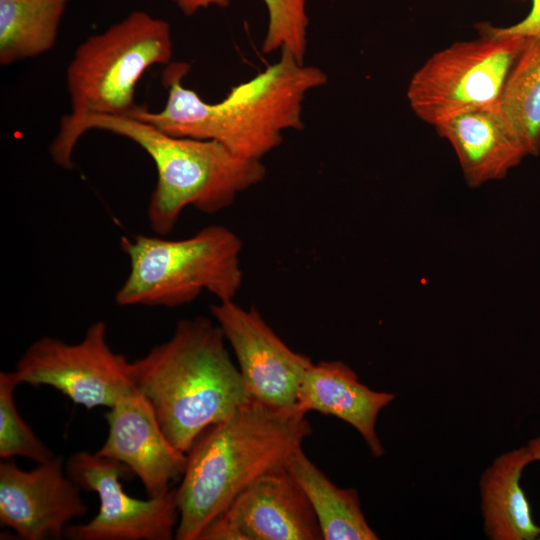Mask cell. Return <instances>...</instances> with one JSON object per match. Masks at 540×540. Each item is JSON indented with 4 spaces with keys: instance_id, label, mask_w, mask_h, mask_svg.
Returning <instances> with one entry per match:
<instances>
[{
    "instance_id": "cell-1",
    "label": "cell",
    "mask_w": 540,
    "mask_h": 540,
    "mask_svg": "<svg viewBox=\"0 0 540 540\" xmlns=\"http://www.w3.org/2000/svg\"><path fill=\"white\" fill-rule=\"evenodd\" d=\"M190 67L170 63L162 74L167 87L163 109L135 106L126 115L178 137L214 140L237 155L261 160L283 141L286 130H301L308 92L327 83V75L281 51L280 59L234 86L225 98L209 103L183 85Z\"/></svg>"
},
{
    "instance_id": "cell-2",
    "label": "cell",
    "mask_w": 540,
    "mask_h": 540,
    "mask_svg": "<svg viewBox=\"0 0 540 540\" xmlns=\"http://www.w3.org/2000/svg\"><path fill=\"white\" fill-rule=\"evenodd\" d=\"M90 129L125 137L153 160L157 181L147 217L160 236L171 233L186 207L212 215L232 205L237 196L262 182L266 168L261 160L242 157L214 140L170 135L130 115L90 116L72 127L58 130L49 147L54 164L71 169L80 137Z\"/></svg>"
},
{
    "instance_id": "cell-3",
    "label": "cell",
    "mask_w": 540,
    "mask_h": 540,
    "mask_svg": "<svg viewBox=\"0 0 540 540\" xmlns=\"http://www.w3.org/2000/svg\"><path fill=\"white\" fill-rule=\"evenodd\" d=\"M303 412L251 400L205 429L187 452L176 489L179 521L175 539L199 540L205 528L249 485L286 467L311 432Z\"/></svg>"
},
{
    "instance_id": "cell-4",
    "label": "cell",
    "mask_w": 540,
    "mask_h": 540,
    "mask_svg": "<svg viewBox=\"0 0 540 540\" xmlns=\"http://www.w3.org/2000/svg\"><path fill=\"white\" fill-rule=\"evenodd\" d=\"M131 365L136 390L185 454L205 429L251 401L222 330L208 317L179 320L170 339Z\"/></svg>"
},
{
    "instance_id": "cell-5",
    "label": "cell",
    "mask_w": 540,
    "mask_h": 540,
    "mask_svg": "<svg viewBox=\"0 0 540 540\" xmlns=\"http://www.w3.org/2000/svg\"><path fill=\"white\" fill-rule=\"evenodd\" d=\"M120 246L130 270L116 291L117 305L173 308L191 303L203 291L227 301L241 288L242 241L225 226L210 225L180 240L123 236Z\"/></svg>"
},
{
    "instance_id": "cell-6",
    "label": "cell",
    "mask_w": 540,
    "mask_h": 540,
    "mask_svg": "<svg viewBox=\"0 0 540 540\" xmlns=\"http://www.w3.org/2000/svg\"><path fill=\"white\" fill-rule=\"evenodd\" d=\"M173 55L170 25L141 10L129 13L76 49L66 71L71 112L59 130L90 116L126 115L135 106V88L147 69Z\"/></svg>"
},
{
    "instance_id": "cell-7",
    "label": "cell",
    "mask_w": 540,
    "mask_h": 540,
    "mask_svg": "<svg viewBox=\"0 0 540 540\" xmlns=\"http://www.w3.org/2000/svg\"><path fill=\"white\" fill-rule=\"evenodd\" d=\"M480 37L434 53L413 74L407 99L418 118L435 126L452 116L498 106L507 76L526 38L481 23Z\"/></svg>"
},
{
    "instance_id": "cell-8",
    "label": "cell",
    "mask_w": 540,
    "mask_h": 540,
    "mask_svg": "<svg viewBox=\"0 0 540 540\" xmlns=\"http://www.w3.org/2000/svg\"><path fill=\"white\" fill-rule=\"evenodd\" d=\"M131 362L111 348L107 325L99 320L77 343L49 336L36 340L12 373L18 384L53 387L87 409L110 408L137 391Z\"/></svg>"
},
{
    "instance_id": "cell-9",
    "label": "cell",
    "mask_w": 540,
    "mask_h": 540,
    "mask_svg": "<svg viewBox=\"0 0 540 540\" xmlns=\"http://www.w3.org/2000/svg\"><path fill=\"white\" fill-rule=\"evenodd\" d=\"M68 476L99 499L97 514L88 522L70 524L65 536L72 540H171L179 521L176 489L161 497L138 499L127 494L121 477L125 465L95 453L72 454Z\"/></svg>"
},
{
    "instance_id": "cell-10",
    "label": "cell",
    "mask_w": 540,
    "mask_h": 540,
    "mask_svg": "<svg viewBox=\"0 0 540 540\" xmlns=\"http://www.w3.org/2000/svg\"><path fill=\"white\" fill-rule=\"evenodd\" d=\"M211 315L223 332L251 400L280 410H295L302 378L313 364L293 351L255 307L234 300L211 306Z\"/></svg>"
},
{
    "instance_id": "cell-11",
    "label": "cell",
    "mask_w": 540,
    "mask_h": 540,
    "mask_svg": "<svg viewBox=\"0 0 540 540\" xmlns=\"http://www.w3.org/2000/svg\"><path fill=\"white\" fill-rule=\"evenodd\" d=\"M199 540H322L316 515L286 467L249 485Z\"/></svg>"
},
{
    "instance_id": "cell-12",
    "label": "cell",
    "mask_w": 540,
    "mask_h": 540,
    "mask_svg": "<svg viewBox=\"0 0 540 540\" xmlns=\"http://www.w3.org/2000/svg\"><path fill=\"white\" fill-rule=\"evenodd\" d=\"M80 487L55 456L30 470L0 463V523L24 540L60 539L88 507Z\"/></svg>"
},
{
    "instance_id": "cell-13",
    "label": "cell",
    "mask_w": 540,
    "mask_h": 540,
    "mask_svg": "<svg viewBox=\"0 0 540 540\" xmlns=\"http://www.w3.org/2000/svg\"><path fill=\"white\" fill-rule=\"evenodd\" d=\"M108 434L97 454L125 465L141 480L148 497H161L182 477L187 455L164 434L148 401L138 391L105 414Z\"/></svg>"
},
{
    "instance_id": "cell-14",
    "label": "cell",
    "mask_w": 540,
    "mask_h": 540,
    "mask_svg": "<svg viewBox=\"0 0 540 540\" xmlns=\"http://www.w3.org/2000/svg\"><path fill=\"white\" fill-rule=\"evenodd\" d=\"M395 396L370 389L342 361H320L305 372L295 408L304 414L317 411L346 422L360 433L371 454L381 457L384 448L376 433V422Z\"/></svg>"
},
{
    "instance_id": "cell-15",
    "label": "cell",
    "mask_w": 540,
    "mask_h": 540,
    "mask_svg": "<svg viewBox=\"0 0 540 540\" xmlns=\"http://www.w3.org/2000/svg\"><path fill=\"white\" fill-rule=\"evenodd\" d=\"M434 127L452 145L470 188L504 178L528 156L498 106L464 112Z\"/></svg>"
},
{
    "instance_id": "cell-16",
    "label": "cell",
    "mask_w": 540,
    "mask_h": 540,
    "mask_svg": "<svg viewBox=\"0 0 540 540\" xmlns=\"http://www.w3.org/2000/svg\"><path fill=\"white\" fill-rule=\"evenodd\" d=\"M533 462L526 446L497 456L479 480L484 530L492 540H535L540 526L532 517L520 485L524 468Z\"/></svg>"
},
{
    "instance_id": "cell-17",
    "label": "cell",
    "mask_w": 540,
    "mask_h": 540,
    "mask_svg": "<svg viewBox=\"0 0 540 540\" xmlns=\"http://www.w3.org/2000/svg\"><path fill=\"white\" fill-rule=\"evenodd\" d=\"M286 469L304 491L318 520L323 540H377L361 509L358 492L336 486L304 453L289 456Z\"/></svg>"
},
{
    "instance_id": "cell-18",
    "label": "cell",
    "mask_w": 540,
    "mask_h": 540,
    "mask_svg": "<svg viewBox=\"0 0 540 540\" xmlns=\"http://www.w3.org/2000/svg\"><path fill=\"white\" fill-rule=\"evenodd\" d=\"M69 0H0V64L53 48Z\"/></svg>"
},
{
    "instance_id": "cell-19",
    "label": "cell",
    "mask_w": 540,
    "mask_h": 540,
    "mask_svg": "<svg viewBox=\"0 0 540 540\" xmlns=\"http://www.w3.org/2000/svg\"><path fill=\"white\" fill-rule=\"evenodd\" d=\"M498 108L527 155L540 153V38L526 43L505 81Z\"/></svg>"
},
{
    "instance_id": "cell-20",
    "label": "cell",
    "mask_w": 540,
    "mask_h": 540,
    "mask_svg": "<svg viewBox=\"0 0 540 540\" xmlns=\"http://www.w3.org/2000/svg\"><path fill=\"white\" fill-rule=\"evenodd\" d=\"M18 385L12 371L0 373V457L4 460L24 457L37 464L49 461L56 455L18 412L14 399Z\"/></svg>"
},
{
    "instance_id": "cell-21",
    "label": "cell",
    "mask_w": 540,
    "mask_h": 540,
    "mask_svg": "<svg viewBox=\"0 0 540 540\" xmlns=\"http://www.w3.org/2000/svg\"><path fill=\"white\" fill-rule=\"evenodd\" d=\"M268 12V26L262 52L285 51L304 64L309 18L307 0H263Z\"/></svg>"
},
{
    "instance_id": "cell-22",
    "label": "cell",
    "mask_w": 540,
    "mask_h": 540,
    "mask_svg": "<svg viewBox=\"0 0 540 540\" xmlns=\"http://www.w3.org/2000/svg\"><path fill=\"white\" fill-rule=\"evenodd\" d=\"M502 34L522 38H540V0H532L529 13L521 21L508 26L496 27Z\"/></svg>"
},
{
    "instance_id": "cell-23",
    "label": "cell",
    "mask_w": 540,
    "mask_h": 540,
    "mask_svg": "<svg viewBox=\"0 0 540 540\" xmlns=\"http://www.w3.org/2000/svg\"><path fill=\"white\" fill-rule=\"evenodd\" d=\"M185 15L191 16L210 6L227 7L230 0H169Z\"/></svg>"
},
{
    "instance_id": "cell-24",
    "label": "cell",
    "mask_w": 540,
    "mask_h": 540,
    "mask_svg": "<svg viewBox=\"0 0 540 540\" xmlns=\"http://www.w3.org/2000/svg\"><path fill=\"white\" fill-rule=\"evenodd\" d=\"M533 461H540V436L529 440L526 444Z\"/></svg>"
},
{
    "instance_id": "cell-25",
    "label": "cell",
    "mask_w": 540,
    "mask_h": 540,
    "mask_svg": "<svg viewBox=\"0 0 540 540\" xmlns=\"http://www.w3.org/2000/svg\"><path fill=\"white\" fill-rule=\"evenodd\" d=\"M538 540H540V536H539Z\"/></svg>"
}]
</instances>
